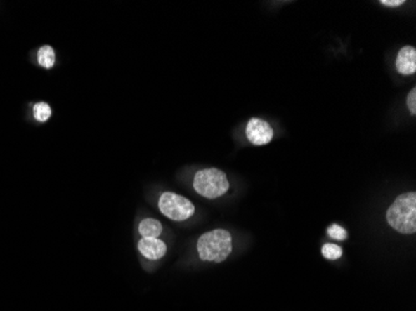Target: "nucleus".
Segmentation results:
<instances>
[{
    "label": "nucleus",
    "mask_w": 416,
    "mask_h": 311,
    "mask_svg": "<svg viewBox=\"0 0 416 311\" xmlns=\"http://www.w3.org/2000/svg\"><path fill=\"white\" fill-rule=\"evenodd\" d=\"M138 233L143 235V238H159L162 233V224L157 219H143L138 224Z\"/></svg>",
    "instance_id": "obj_8"
},
{
    "label": "nucleus",
    "mask_w": 416,
    "mask_h": 311,
    "mask_svg": "<svg viewBox=\"0 0 416 311\" xmlns=\"http://www.w3.org/2000/svg\"><path fill=\"white\" fill-rule=\"evenodd\" d=\"M137 248L143 257L150 260H160L167 253V246L159 238H141Z\"/></svg>",
    "instance_id": "obj_6"
},
{
    "label": "nucleus",
    "mask_w": 416,
    "mask_h": 311,
    "mask_svg": "<svg viewBox=\"0 0 416 311\" xmlns=\"http://www.w3.org/2000/svg\"><path fill=\"white\" fill-rule=\"evenodd\" d=\"M396 70L403 75H412L416 72V49L406 45L396 56Z\"/></svg>",
    "instance_id": "obj_7"
},
{
    "label": "nucleus",
    "mask_w": 416,
    "mask_h": 311,
    "mask_svg": "<svg viewBox=\"0 0 416 311\" xmlns=\"http://www.w3.org/2000/svg\"><path fill=\"white\" fill-rule=\"evenodd\" d=\"M193 188L200 196L216 199L226 194L230 190V182L223 171L206 168L198 171L193 178Z\"/></svg>",
    "instance_id": "obj_3"
},
{
    "label": "nucleus",
    "mask_w": 416,
    "mask_h": 311,
    "mask_svg": "<svg viewBox=\"0 0 416 311\" xmlns=\"http://www.w3.org/2000/svg\"><path fill=\"white\" fill-rule=\"evenodd\" d=\"M408 109L411 112V115H416V88L411 90L408 95Z\"/></svg>",
    "instance_id": "obj_13"
},
{
    "label": "nucleus",
    "mask_w": 416,
    "mask_h": 311,
    "mask_svg": "<svg viewBox=\"0 0 416 311\" xmlns=\"http://www.w3.org/2000/svg\"><path fill=\"white\" fill-rule=\"evenodd\" d=\"M197 251L203 262H225L232 253V235L225 230L207 232L200 237Z\"/></svg>",
    "instance_id": "obj_2"
},
{
    "label": "nucleus",
    "mask_w": 416,
    "mask_h": 311,
    "mask_svg": "<svg viewBox=\"0 0 416 311\" xmlns=\"http://www.w3.org/2000/svg\"><path fill=\"white\" fill-rule=\"evenodd\" d=\"M328 234L335 240H345L348 237V233L344 228H342L338 224H333L328 228Z\"/></svg>",
    "instance_id": "obj_12"
},
{
    "label": "nucleus",
    "mask_w": 416,
    "mask_h": 311,
    "mask_svg": "<svg viewBox=\"0 0 416 311\" xmlns=\"http://www.w3.org/2000/svg\"><path fill=\"white\" fill-rule=\"evenodd\" d=\"M386 220L393 230L401 234H414L416 232V193L400 194L386 212Z\"/></svg>",
    "instance_id": "obj_1"
},
{
    "label": "nucleus",
    "mask_w": 416,
    "mask_h": 311,
    "mask_svg": "<svg viewBox=\"0 0 416 311\" xmlns=\"http://www.w3.org/2000/svg\"><path fill=\"white\" fill-rule=\"evenodd\" d=\"M405 1L404 0H382L380 4H383L385 6H390V8H396L400 6L401 4H404Z\"/></svg>",
    "instance_id": "obj_14"
},
{
    "label": "nucleus",
    "mask_w": 416,
    "mask_h": 311,
    "mask_svg": "<svg viewBox=\"0 0 416 311\" xmlns=\"http://www.w3.org/2000/svg\"><path fill=\"white\" fill-rule=\"evenodd\" d=\"M322 254H323V257L325 259H329V260H337V259H339L342 257V254H343V251H342V248L339 246H337V244H324L323 248H322Z\"/></svg>",
    "instance_id": "obj_11"
},
{
    "label": "nucleus",
    "mask_w": 416,
    "mask_h": 311,
    "mask_svg": "<svg viewBox=\"0 0 416 311\" xmlns=\"http://www.w3.org/2000/svg\"><path fill=\"white\" fill-rule=\"evenodd\" d=\"M34 119L39 122H46L51 117V107L46 102L34 105Z\"/></svg>",
    "instance_id": "obj_10"
},
{
    "label": "nucleus",
    "mask_w": 416,
    "mask_h": 311,
    "mask_svg": "<svg viewBox=\"0 0 416 311\" xmlns=\"http://www.w3.org/2000/svg\"><path fill=\"white\" fill-rule=\"evenodd\" d=\"M160 212L175 222H183L195 214V206L185 197L174 192H164L159 199Z\"/></svg>",
    "instance_id": "obj_4"
},
{
    "label": "nucleus",
    "mask_w": 416,
    "mask_h": 311,
    "mask_svg": "<svg viewBox=\"0 0 416 311\" xmlns=\"http://www.w3.org/2000/svg\"><path fill=\"white\" fill-rule=\"evenodd\" d=\"M246 135L248 141L254 146H264L272 141L273 128L268 122L253 117L247 124Z\"/></svg>",
    "instance_id": "obj_5"
},
{
    "label": "nucleus",
    "mask_w": 416,
    "mask_h": 311,
    "mask_svg": "<svg viewBox=\"0 0 416 311\" xmlns=\"http://www.w3.org/2000/svg\"><path fill=\"white\" fill-rule=\"evenodd\" d=\"M39 65L45 69H51L55 64V51L50 45L41 46L38 51Z\"/></svg>",
    "instance_id": "obj_9"
}]
</instances>
